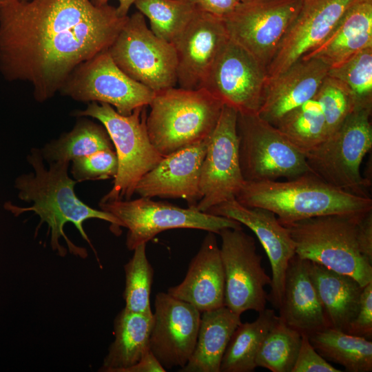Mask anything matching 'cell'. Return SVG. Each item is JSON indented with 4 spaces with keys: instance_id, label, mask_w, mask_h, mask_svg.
I'll return each instance as SVG.
<instances>
[{
    "instance_id": "6da1fadb",
    "label": "cell",
    "mask_w": 372,
    "mask_h": 372,
    "mask_svg": "<svg viewBox=\"0 0 372 372\" xmlns=\"http://www.w3.org/2000/svg\"><path fill=\"white\" fill-rule=\"evenodd\" d=\"M129 16L91 0H6L0 6V70L44 102L82 63L108 50Z\"/></svg>"
},
{
    "instance_id": "7a4b0ae2",
    "label": "cell",
    "mask_w": 372,
    "mask_h": 372,
    "mask_svg": "<svg viewBox=\"0 0 372 372\" xmlns=\"http://www.w3.org/2000/svg\"><path fill=\"white\" fill-rule=\"evenodd\" d=\"M27 161L32 167L34 172L22 174L15 180V187L19 190V198L32 205L28 207H19L6 203L5 209L10 211L14 216L32 211L40 218L38 228L43 223L48 226V235L50 232L52 249L61 256H65L67 250L59 243L63 238L70 254L85 258L87 250L74 245L65 235L63 227L65 223H72L76 227L82 238L85 240L93 251L90 240L85 233L83 223L91 218H97L111 224V231L119 235L121 223L112 214L102 209H94L76 195L74 185L77 183L68 175V162L56 161L49 163L46 169L41 150L32 148L27 156Z\"/></svg>"
},
{
    "instance_id": "3957f363",
    "label": "cell",
    "mask_w": 372,
    "mask_h": 372,
    "mask_svg": "<svg viewBox=\"0 0 372 372\" xmlns=\"http://www.w3.org/2000/svg\"><path fill=\"white\" fill-rule=\"evenodd\" d=\"M240 204L276 214L281 224L331 214L372 210V199L333 186L307 172L285 180L245 181L236 196Z\"/></svg>"
},
{
    "instance_id": "277c9868",
    "label": "cell",
    "mask_w": 372,
    "mask_h": 372,
    "mask_svg": "<svg viewBox=\"0 0 372 372\" xmlns=\"http://www.w3.org/2000/svg\"><path fill=\"white\" fill-rule=\"evenodd\" d=\"M223 105L205 88L173 87L156 93L146 117L152 144L166 156L206 141L216 125Z\"/></svg>"
},
{
    "instance_id": "5b68a950",
    "label": "cell",
    "mask_w": 372,
    "mask_h": 372,
    "mask_svg": "<svg viewBox=\"0 0 372 372\" xmlns=\"http://www.w3.org/2000/svg\"><path fill=\"white\" fill-rule=\"evenodd\" d=\"M365 213L326 215L282 225L289 231L296 256L348 275L364 287L372 281V263L360 250L357 225Z\"/></svg>"
},
{
    "instance_id": "8992f818",
    "label": "cell",
    "mask_w": 372,
    "mask_h": 372,
    "mask_svg": "<svg viewBox=\"0 0 372 372\" xmlns=\"http://www.w3.org/2000/svg\"><path fill=\"white\" fill-rule=\"evenodd\" d=\"M147 106L127 116L109 104L90 102L85 110L73 115L97 119L107 132L118 158V172L113 186L101 200L105 203L130 200L141 178L165 157L152 144L146 127Z\"/></svg>"
},
{
    "instance_id": "52a82bcc",
    "label": "cell",
    "mask_w": 372,
    "mask_h": 372,
    "mask_svg": "<svg viewBox=\"0 0 372 372\" xmlns=\"http://www.w3.org/2000/svg\"><path fill=\"white\" fill-rule=\"evenodd\" d=\"M371 110L358 108L317 147L305 154L310 172L327 183L369 196L370 180L362 176V161L372 147Z\"/></svg>"
},
{
    "instance_id": "ba28073f",
    "label": "cell",
    "mask_w": 372,
    "mask_h": 372,
    "mask_svg": "<svg viewBox=\"0 0 372 372\" xmlns=\"http://www.w3.org/2000/svg\"><path fill=\"white\" fill-rule=\"evenodd\" d=\"M237 133L245 181L288 180L311 172L305 155L258 114L238 113Z\"/></svg>"
},
{
    "instance_id": "9c48e42d",
    "label": "cell",
    "mask_w": 372,
    "mask_h": 372,
    "mask_svg": "<svg viewBox=\"0 0 372 372\" xmlns=\"http://www.w3.org/2000/svg\"><path fill=\"white\" fill-rule=\"evenodd\" d=\"M99 207L115 216L122 227L128 229L125 244L129 250L147 244L157 234L169 229H195L218 234L225 228L242 227L239 222L231 218L150 198L100 202Z\"/></svg>"
},
{
    "instance_id": "30bf717a",
    "label": "cell",
    "mask_w": 372,
    "mask_h": 372,
    "mask_svg": "<svg viewBox=\"0 0 372 372\" xmlns=\"http://www.w3.org/2000/svg\"><path fill=\"white\" fill-rule=\"evenodd\" d=\"M107 50L127 75L156 93L177 85L173 44L157 37L140 12L128 17Z\"/></svg>"
},
{
    "instance_id": "8fae6325",
    "label": "cell",
    "mask_w": 372,
    "mask_h": 372,
    "mask_svg": "<svg viewBox=\"0 0 372 372\" xmlns=\"http://www.w3.org/2000/svg\"><path fill=\"white\" fill-rule=\"evenodd\" d=\"M60 92L78 101L109 104L125 116L149 106L156 94L121 70L107 50L76 67Z\"/></svg>"
},
{
    "instance_id": "7c38bea8",
    "label": "cell",
    "mask_w": 372,
    "mask_h": 372,
    "mask_svg": "<svg viewBox=\"0 0 372 372\" xmlns=\"http://www.w3.org/2000/svg\"><path fill=\"white\" fill-rule=\"evenodd\" d=\"M221 237L220 255L225 273L224 304L241 315L248 310L260 312L269 300L265 288L271 278L262 266L254 238L241 228H225Z\"/></svg>"
},
{
    "instance_id": "4fadbf2b",
    "label": "cell",
    "mask_w": 372,
    "mask_h": 372,
    "mask_svg": "<svg viewBox=\"0 0 372 372\" xmlns=\"http://www.w3.org/2000/svg\"><path fill=\"white\" fill-rule=\"evenodd\" d=\"M303 0H251L241 2L222 18L229 38L252 54L264 67L300 12Z\"/></svg>"
},
{
    "instance_id": "5bb4252c",
    "label": "cell",
    "mask_w": 372,
    "mask_h": 372,
    "mask_svg": "<svg viewBox=\"0 0 372 372\" xmlns=\"http://www.w3.org/2000/svg\"><path fill=\"white\" fill-rule=\"evenodd\" d=\"M237 118L238 112L224 104L207 139L200 178L202 198L194 207L200 211L236 199L245 182L240 166Z\"/></svg>"
},
{
    "instance_id": "9a60e30c",
    "label": "cell",
    "mask_w": 372,
    "mask_h": 372,
    "mask_svg": "<svg viewBox=\"0 0 372 372\" xmlns=\"http://www.w3.org/2000/svg\"><path fill=\"white\" fill-rule=\"evenodd\" d=\"M267 71L252 54L230 39L207 76L202 88L239 114H258Z\"/></svg>"
},
{
    "instance_id": "2e32d148",
    "label": "cell",
    "mask_w": 372,
    "mask_h": 372,
    "mask_svg": "<svg viewBox=\"0 0 372 372\" xmlns=\"http://www.w3.org/2000/svg\"><path fill=\"white\" fill-rule=\"evenodd\" d=\"M201 313L167 292L155 296L149 351L167 369L185 366L197 340Z\"/></svg>"
},
{
    "instance_id": "e0dca14e",
    "label": "cell",
    "mask_w": 372,
    "mask_h": 372,
    "mask_svg": "<svg viewBox=\"0 0 372 372\" xmlns=\"http://www.w3.org/2000/svg\"><path fill=\"white\" fill-rule=\"evenodd\" d=\"M358 0H303L269 65L268 77L287 70L320 45Z\"/></svg>"
},
{
    "instance_id": "ac0fdd59",
    "label": "cell",
    "mask_w": 372,
    "mask_h": 372,
    "mask_svg": "<svg viewBox=\"0 0 372 372\" xmlns=\"http://www.w3.org/2000/svg\"><path fill=\"white\" fill-rule=\"evenodd\" d=\"M231 218L249 227L263 247L271 268L269 301L278 309L282 300L286 271L295 256V244L288 229L272 211L260 207L245 206L236 199L216 205L206 211Z\"/></svg>"
},
{
    "instance_id": "d6986e66",
    "label": "cell",
    "mask_w": 372,
    "mask_h": 372,
    "mask_svg": "<svg viewBox=\"0 0 372 372\" xmlns=\"http://www.w3.org/2000/svg\"><path fill=\"white\" fill-rule=\"evenodd\" d=\"M229 38L222 18L197 10L172 43L177 56V85L203 87L211 68Z\"/></svg>"
},
{
    "instance_id": "ffe728a7",
    "label": "cell",
    "mask_w": 372,
    "mask_h": 372,
    "mask_svg": "<svg viewBox=\"0 0 372 372\" xmlns=\"http://www.w3.org/2000/svg\"><path fill=\"white\" fill-rule=\"evenodd\" d=\"M207 140L165 156L138 183L140 197L182 198L194 208L202 198L200 178Z\"/></svg>"
},
{
    "instance_id": "44dd1931",
    "label": "cell",
    "mask_w": 372,
    "mask_h": 372,
    "mask_svg": "<svg viewBox=\"0 0 372 372\" xmlns=\"http://www.w3.org/2000/svg\"><path fill=\"white\" fill-rule=\"evenodd\" d=\"M329 68L320 59H301L280 74L268 77L258 114L276 126L289 112L313 99Z\"/></svg>"
},
{
    "instance_id": "7402d4cb",
    "label": "cell",
    "mask_w": 372,
    "mask_h": 372,
    "mask_svg": "<svg viewBox=\"0 0 372 372\" xmlns=\"http://www.w3.org/2000/svg\"><path fill=\"white\" fill-rule=\"evenodd\" d=\"M167 293L191 304L200 313L225 306V273L214 233L208 231L185 278L169 288Z\"/></svg>"
},
{
    "instance_id": "603a6c76",
    "label": "cell",
    "mask_w": 372,
    "mask_h": 372,
    "mask_svg": "<svg viewBox=\"0 0 372 372\" xmlns=\"http://www.w3.org/2000/svg\"><path fill=\"white\" fill-rule=\"evenodd\" d=\"M279 319L301 334L309 335L329 327L316 289L309 276L307 260L295 254L289 262Z\"/></svg>"
},
{
    "instance_id": "cb8c5ba5",
    "label": "cell",
    "mask_w": 372,
    "mask_h": 372,
    "mask_svg": "<svg viewBox=\"0 0 372 372\" xmlns=\"http://www.w3.org/2000/svg\"><path fill=\"white\" fill-rule=\"evenodd\" d=\"M369 47H372V0H358L330 36L302 59H318L333 67Z\"/></svg>"
},
{
    "instance_id": "d4e9b609",
    "label": "cell",
    "mask_w": 372,
    "mask_h": 372,
    "mask_svg": "<svg viewBox=\"0 0 372 372\" xmlns=\"http://www.w3.org/2000/svg\"><path fill=\"white\" fill-rule=\"evenodd\" d=\"M307 267L329 327L347 333L357 313L364 287L353 278L318 263L307 260Z\"/></svg>"
},
{
    "instance_id": "484cf974",
    "label": "cell",
    "mask_w": 372,
    "mask_h": 372,
    "mask_svg": "<svg viewBox=\"0 0 372 372\" xmlns=\"http://www.w3.org/2000/svg\"><path fill=\"white\" fill-rule=\"evenodd\" d=\"M240 316L228 307L201 313L193 353L181 372H220L223 356Z\"/></svg>"
},
{
    "instance_id": "4316f807",
    "label": "cell",
    "mask_w": 372,
    "mask_h": 372,
    "mask_svg": "<svg viewBox=\"0 0 372 372\" xmlns=\"http://www.w3.org/2000/svg\"><path fill=\"white\" fill-rule=\"evenodd\" d=\"M152 314L132 312L125 308L118 313L114 321V340L99 371L124 372L149 351Z\"/></svg>"
},
{
    "instance_id": "83f0119b",
    "label": "cell",
    "mask_w": 372,
    "mask_h": 372,
    "mask_svg": "<svg viewBox=\"0 0 372 372\" xmlns=\"http://www.w3.org/2000/svg\"><path fill=\"white\" fill-rule=\"evenodd\" d=\"M315 349L327 360L349 372L372 371V342L363 337L327 327L309 335Z\"/></svg>"
},
{
    "instance_id": "f1b7e54d",
    "label": "cell",
    "mask_w": 372,
    "mask_h": 372,
    "mask_svg": "<svg viewBox=\"0 0 372 372\" xmlns=\"http://www.w3.org/2000/svg\"><path fill=\"white\" fill-rule=\"evenodd\" d=\"M278 316L273 309L259 312L251 322H241L235 329L222 358L220 372H251L262 342Z\"/></svg>"
},
{
    "instance_id": "f546056e",
    "label": "cell",
    "mask_w": 372,
    "mask_h": 372,
    "mask_svg": "<svg viewBox=\"0 0 372 372\" xmlns=\"http://www.w3.org/2000/svg\"><path fill=\"white\" fill-rule=\"evenodd\" d=\"M113 149L112 142L103 125L83 118L77 121L70 132L47 143L40 150L44 161L50 163H70L77 157Z\"/></svg>"
},
{
    "instance_id": "4dcf8cb0",
    "label": "cell",
    "mask_w": 372,
    "mask_h": 372,
    "mask_svg": "<svg viewBox=\"0 0 372 372\" xmlns=\"http://www.w3.org/2000/svg\"><path fill=\"white\" fill-rule=\"evenodd\" d=\"M275 127L304 155L328 136L322 111L314 99L289 112Z\"/></svg>"
},
{
    "instance_id": "1f68e13d",
    "label": "cell",
    "mask_w": 372,
    "mask_h": 372,
    "mask_svg": "<svg viewBox=\"0 0 372 372\" xmlns=\"http://www.w3.org/2000/svg\"><path fill=\"white\" fill-rule=\"evenodd\" d=\"M134 5L149 19L152 32L171 43L198 10L191 0H137Z\"/></svg>"
},
{
    "instance_id": "d6a6232c",
    "label": "cell",
    "mask_w": 372,
    "mask_h": 372,
    "mask_svg": "<svg viewBox=\"0 0 372 372\" xmlns=\"http://www.w3.org/2000/svg\"><path fill=\"white\" fill-rule=\"evenodd\" d=\"M327 76L346 90L355 109H372V47L362 50L336 66L329 67Z\"/></svg>"
},
{
    "instance_id": "836d02e7",
    "label": "cell",
    "mask_w": 372,
    "mask_h": 372,
    "mask_svg": "<svg viewBox=\"0 0 372 372\" xmlns=\"http://www.w3.org/2000/svg\"><path fill=\"white\" fill-rule=\"evenodd\" d=\"M302 334L279 318L261 344L256 358V366L272 372H291L296 362Z\"/></svg>"
},
{
    "instance_id": "e575fe53",
    "label": "cell",
    "mask_w": 372,
    "mask_h": 372,
    "mask_svg": "<svg viewBox=\"0 0 372 372\" xmlns=\"http://www.w3.org/2000/svg\"><path fill=\"white\" fill-rule=\"evenodd\" d=\"M124 265L125 286L123 298L128 311L152 315L149 296L154 279V269L146 255V243L138 245Z\"/></svg>"
},
{
    "instance_id": "d590c367",
    "label": "cell",
    "mask_w": 372,
    "mask_h": 372,
    "mask_svg": "<svg viewBox=\"0 0 372 372\" xmlns=\"http://www.w3.org/2000/svg\"><path fill=\"white\" fill-rule=\"evenodd\" d=\"M313 99L319 103L322 111L328 136L355 110L353 101L346 90L337 81L327 75Z\"/></svg>"
},
{
    "instance_id": "8d00e7d4",
    "label": "cell",
    "mask_w": 372,
    "mask_h": 372,
    "mask_svg": "<svg viewBox=\"0 0 372 372\" xmlns=\"http://www.w3.org/2000/svg\"><path fill=\"white\" fill-rule=\"evenodd\" d=\"M71 162V174L77 182L114 178L118 172L114 149L77 157Z\"/></svg>"
},
{
    "instance_id": "74e56055",
    "label": "cell",
    "mask_w": 372,
    "mask_h": 372,
    "mask_svg": "<svg viewBox=\"0 0 372 372\" xmlns=\"http://www.w3.org/2000/svg\"><path fill=\"white\" fill-rule=\"evenodd\" d=\"M325 360L313 347L309 336L302 334L301 342L291 372H341Z\"/></svg>"
},
{
    "instance_id": "f35d334b",
    "label": "cell",
    "mask_w": 372,
    "mask_h": 372,
    "mask_svg": "<svg viewBox=\"0 0 372 372\" xmlns=\"http://www.w3.org/2000/svg\"><path fill=\"white\" fill-rule=\"evenodd\" d=\"M347 333L367 339L372 337V281L363 287L357 313Z\"/></svg>"
},
{
    "instance_id": "ab89813d",
    "label": "cell",
    "mask_w": 372,
    "mask_h": 372,
    "mask_svg": "<svg viewBox=\"0 0 372 372\" xmlns=\"http://www.w3.org/2000/svg\"><path fill=\"white\" fill-rule=\"evenodd\" d=\"M357 240L361 253L372 263V210L360 218L357 225Z\"/></svg>"
},
{
    "instance_id": "60d3db41",
    "label": "cell",
    "mask_w": 372,
    "mask_h": 372,
    "mask_svg": "<svg viewBox=\"0 0 372 372\" xmlns=\"http://www.w3.org/2000/svg\"><path fill=\"white\" fill-rule=\"evenodd\" d=\"M191 1L198 10L220 18L231 14L241 3L240 0H191Z\"/></svg>"
},
{
    "instance_id": "b9f144b4",
    "label": "cell",
    "mask_w": 372,
    "mask_h": 372,
    "mask_svg": "<svg viewBox=\"0 0 372 372\" xmlns=\"http://www.w3.org/2000/svg\"><path fill=\"white\" fill-rule=\"evenodd\" d=\"M165 371H166L165 368L161 364L150 351H149L136 364L124 371V372Z\"/></svg>"
},
{
    "instance_id": "7bdbcfd3",
    "label": "cell",
    "mask_w": 372,
    "mask_h": 372,
    "mask_svg": "<svg viewBox=\"0 0 372 372\" xmlns=\"http://www.w3.org/2000/svg\"><path fill=\"white\" fill-rule=\"evenodd\" d=\"M96 6H103L107 4L110 0H91ZM118 6L116 8L117 13L120 17L128 16L127 13L130 7L134 4L137 0H118Z\"/></svg>"
},
{
    "instance_id": "ee69618b",
    "label": "cell",
    "mask_w": 372,
    "mask_h": 372,
    "mask_svg": "<svg viewBox=\"0 0 372 372\" xmlns=\"http://www.w3.org/2000/svg\"><path fill=\"white\" fill-rule=\"evenodd\" d=\"M6 0H0V6L4 3Z\"/></svg>"
},
{
    "instance_id": "f6af8a7d",
    "label": "cell",
    "mask_w": 372,
    "mask_h": 372,
    "mask_svg": "<svg viewBox=\"0 0 372 372\" xmlns=\"http://www.w3.org/2000/svg\"><path fill=\"white\" fill-rule=\"evenodd\" d=\"M251 1V0H240L241 2H246V1Z\"/></svg>"
},
{
    "instance_id": "bcb514c9",
    "label": "cell",
    "mask_w": 372,
    "mask_h": 372,
    "mask_svg": "<svg viewBox=\"0 0 372 372\" xmlns=\"http://www.w3.org/2000/svg\"><path fill=\"white\" fill-rule=\"evenodd\" d=\"M25 1H27V0H25Z\"/></svg>"
}]
</instances>
